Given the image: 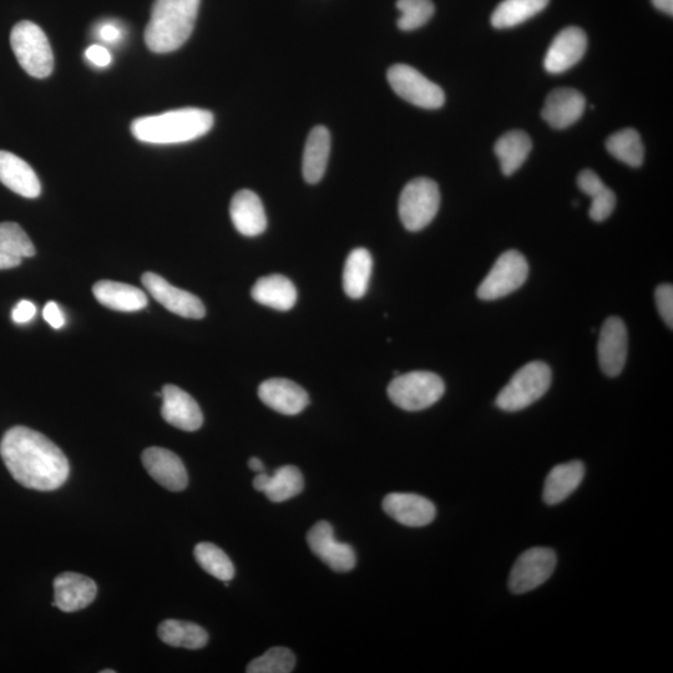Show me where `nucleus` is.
Here are the masks:
<instances>
[{
	"instance_id": "dca6fc26",
	"label": "nucleus",
	"mask_w": 673,
	"mask_h": 673,
	"mask_svg": "<svg viewBox=\"0 0 673 673\" xmlns=\"http://www.w3.org/2000/svg\"><path fill=\"white\" fill-rule=\"evenodd\" d=\"M161 398H163L161 416L172 427L185 430V432H196L202 427L204 416H202L201 408L189 393L182 391L174 384H168L164 386Z\"/></svg>"
},
{
	"instance_id": "58836bf2",
	"label": "nucleus",
	"mask_w": 673,
	"mask_h": 673,
	"mask_svg": "<svg viewBox=\"0 0 673 673\" xmlns=\"http://www.w3.org/2000/svg\"><path fill=\"white\" fill-rule=\"evenodd\" d=\"M35 315H37V307L33 302L27 300L20 301L12 312L13 321L18 325H24V323L32 321Z\"/></svg>"
},
{
	"instance_id": "412c9836",
	"label": "nucleus",
	"mask_w": 673,
	"mask_h": 673,
	"mask_svg": "<svg viewBox=\"0 0 673 673\" xmlns=\"http://www.w3.org/2000/svg\"><path fill=\"white\" fill-rule=\"evenodd\" d=\"M230 215L232 224L241 235L256 237L266 230V212L260 197L253 191L241 190L232 197Z\"/></svg>"
},
{
	"instance_id": "473e14b6",
	"label": "nucleus",
	"mask_w": 673,
	"mask_h": 673,
	"mask_svg": "<svg viewBox=\"0 0 673 673\" xmlns=\"http://www.w3.org/2000/svg\"><path fill=\"white\" fill-rule=\"evenodd\" d=\"M195 559L207 574L220 581H231L235 576V566L229 556L219 546L211 543L196 545Z\"/></svg>"
},
{
	"instance_id": "5701e85b",
	"label": "nucleus",
	"mask_w": 673,
	"mask_h": 673,
	"mask_svg": "<svg viewBox=\"0 0 673 673\" xmlns=\"http://www.w3.org/2000/svg\"><path fill=\"white\" fill-rule=\"evenodd\" d=\"M0 182L9 190L27 199H35L42 192V185L35 171L19 156L0 151Z\"/></svg>"
},
{
	"instance_id": "aec40b11",
	"label": "nucleus",
	"mask_w": 673,
	"mask_h": 673,
	"mask_svg": "<svg viewBox=\"0 0 673 673\" xmlns=\"http://www.w3.org/2000/svg\"><path fill=\"white\" fill-rule=\"evenodd\" d=\"M586 99L580 91L560 88L551 91L545 100L541 116L554 129H566L583 116Z\"/></svg>"
},
{
	"instance_id": "f8f14e48",
	"label": "nucleus",
	"mask_w": 673,
	"mask_h": 673,
	"mask_svg": "<svg viewBox=\"0 0 673 673\" xmlns=\"http://www.w3.org/2000/svg\"><path fill=\"white\" fill-rule=\"evenodd\" d=\"M307 543L313 554L336 573H348L356 566V553L351 545L339 543L328 521H318L308 531Z\"/></svg>"
},
{
	"instance_id": "4c0bfd02",
	"label": "nucleus",
	"mask_w": 673,
	"mask_h": 673,
	"mask_svg": "<svg viewBox=\"0 0 673 673\" xmlns=\"http://www.w3.org/2000/svg\"><path fill=\"white\" fill-rule=\"evenodd\" d=\"M655 300L657 310H659L662 320L669 326L670 330L673 327V288L671 285H661L656 288Z\"/></svg>"
},
{
	"instance_id": "39448f33",
	"label": "nucleus",
	"mask_w": 673,
	"mask_h": 673,
	"mask_svg": "<svg viewBox=\"0 0 673 673\" xmlns=\"http://www.w3.org/2000/svg\"><path fill=\"white\" fill-rule=\"evenodd\" d=\"M551 369L544 362H531L521 367L498 394L497 407L504 412H519L538 402L549 391Z\"/></svg>"
},
{
	"instance_id": "f3484780",
	"label": "nucleus",
	"mask_w": 673,
	"mask_h": 673,
	"mask_svg": "<svg viewBox=\"0 0 673 673\" xmlns=\"http://www.w3.org/2000/svg\"><path fill=\"white\" fill-rule=\"evenodd\" d=\"M258 397L267 407L285 416H297L310 404L305 389L285 378L263 382L258 388Z\"/></svg>"
},
{
	"instance_id": "4468645a",
	"label": "nucleus",
	"mask_w": 673,
	"mask_h": 673,
	"mask_svg": "<svg viewBox=\"0 0 673 673\" xmlns=\"http://www.w3.org/2000/svg\"><path fill=\"white\" fill-rule=\"evenodd\" d=\"M588 37L583 29L568 27L556 35L545 55L544 67L550 74H563L584 58Z\"/></svg>"
},
{
	"instance_id": "9b49d317",
	"label": "nucleus",
	"mask_w": 673,
	"mask_h": 673,
	"mask_svg": "<svg viewBox=\"0 0 673 673\" xmlns=\"http://www.w3.org/2000/svg\"><path fill=\"white\" fill-rule=\"evenodd\" d=\"M141 281H143L146 291L166 310L180 317L191 318V320H201L205 317L204 303L192 293L170 285L165 278L153 272L144 273Z\"/></svg>"
},
{
	"instance_id": "ea45409f",
	"label": "nucleus",
	"mask_w": 673,
	"mask_h": 673,
	"mask_svg": "<svg viewBox=\"0 0 673 673\" xmlns=\"http://www.w3.org/2000/svg\"><path fill=\"white\" fill-rule=\"evenodd\" d=\"M86 59L96 67H108L111 63V55L108 49L101 45H91L85 52Z\"/></svg>"
},
{
	"instance_id": "f704fd0d",
	"label": "nucleus",
	"mask_w": 673,
	"mask_h": 673,
	"mask_svg": "<svg viewBox=\"0 0 673 673\" xmlns=\"http://www.w3.org/2000/svg\"><path fill=\"white\" fill-rule=\"evenodd\" d=\"M296 657L286 647H272L257 659L250 662L249 673H290L295 669Z\"/></svg>"
},
{
	"instance_id": "a18cd8bd",
	"label": "nucleus",
	"mask_w": 673,
	"mask_h": 673,
	"mask_svg": "<svg viewBox=\"0 0 673 673\" xmlns=\"http://www.w3.org/2000/svg\"><path fill=\"white\" fill-rule=\"evenodd\" d=\"M249 467L253 472L262 473L265 472V465L261 462V459L251 458L249 460Z\"/></svg>"
},
{
	"instance_id": "72a5a7b5",
	"label": "nucleus",
	"mask_w": 673,
	"mask_h": 673,
	"mask_svg": "<svg viewBox=\"0 0 673 673\" xmlns=\"http://www.w3.org/2000/svg\"><path fill=\"white\" fill-rule=\"evenodd\" d=\"M397 8L402 14L398 19V28L403 32L422 28L435 13L432 0H398Z\"/></svg>"
},
{
	"instance_id": "393cba45",
	"label": "nucleus",
	"mask_w": 673,
	"mask_h": 673,
	"mask_svg": "<svg viewBox=\"0 0 673 673\" xmlns=\"http://www.w3.org/2000/svg\"><path fill=\"white\" fill-rule=\"evenodd\" d=\"M585 465L580 460L556 465L545 480L543 499L548 505L563 503L580 487Z\"/></svg>"
},
{
	"instance_id": "7ed1b4c3",
	"label": "nucleus",
	"mask_w": 673,
	"mask_h": 673,
	"mask_svg": "<svg viewBox=\"0 0 673 673\" xmlns=\"http://www.w3.org/2000/svg\"><path fill=\"white\" fill-rule=\"evenodd\" d=\"M201 0H155L145 29L151 52L166 54L184 45L194 32Z\"/></svg>"
},
{
	"instance_id": "f257e3e1",
	"label": "nucleus",
	"mask_w": 673,
	"mask_h": 673,
	"mask_svg": "<svg viewBox=\"0 0 673 673\" xmlns=\"http://www.w3.org/2000/svg\"><path fill=\"white\" fill-rule=\"evenodd\" d=\"M0 457L20 485L38 492H53L67 482L70 467L62 449L42 433L13 427L0 442Z\"/></svg>"
},
{
	"instance_id": "bb28decb",
	"label": "nucleus",
	"mask_w": 673,
	"mask_h": 673,
	"mask_svg": "<svg viewBox=\"0 0 673 673\" xmlns=\"http://www.w3.org/2000/svg\"><path fill=\"white\" fill-rule=\"evenodd\" d=\"M331 151V135L325 126H316L308 135L303 153L302 171L308 184H317L327 169Z\"/></svg>"
},
{
	"instance_id": "2f4dec72",
	"label": "nucleus",
	"mask_w": 673,
	"mask_h": 673,
	"mask_svg": "<svg viewBox=\"0 0 673 673\" xmlns=\"http://www.w3.org/2000/svg\"><path fill=\"white\" fill-rule=\"evenodd\" d=\"M606 149L615 159L631 168H640L644 164V144L635 129H624L612 134L606 141Z\"/></svg>"
},
{
	"instance_id": "cd10ccee",
	"label": "nucleus",
	"mask_w": 673,
	"mask_h": 673,
	"mask_svg": "<svg viewBox=\"0 0 673 673\" xmlns=\"http://www.w3.org/2000/svg\"><path fill=\"white\" fill-rule=\"evenodd\" d=\"M533 143L530 136L524 131H509L495 143V155L500 161L505 176H511L518 171L528 159Z\"/></svg>"
},
{
	"instance_id": "c03bdc74",
	"label": "nucleus",
	"mask_w": 673,
	"mask_h": 673,
	"mask_svg": "<svg viewBox=\"0 0 673 673\" xmlns=\"http://www.w3.org/2000/svg\"><path fill=\"white\" fill-rule=\"evenodd\" d=\"M652 4L655 5L656 9L661 10L662 13L667 15L673 14V0H651Z\"/></svg>"
},
{
	"instance_id": "6e6552de",
	"label": "nucleus",
	"mask_w": 673,
	"mask_h": 673,
	"mask_svg": "<svg viewBox=\"0 0 673 673\" xmlns=\"http://www.w3.org/2000/svg\"><path fill=\"white\" fill-rule=\"evenodd\" d=\"M528 276L529 265L524 255L515 250L506 251L480 283L478 297L483 301H495L509 296L524 285Z\"/></svg>"
},
{
	"instance_id": "49530a36",
	"label": "nucleus",
	"mask_w": 673,
	"mask_h": 673,
	"mask_svg": "<svg viewBox=\"0 0 673 673\" xmlns=\"http://www.w3.org/2000/svg\"><path fill=\"white\" fill-rule=\"evenodd\" d=\"M100 673H116V671L115 670H103V671H100Z\"/></svg>"
},
{
	"instance_id": "a211bd4d",
	"label": "nucleus",
	"mask_w": 673,
	"mask_h": 673,
	"mask_svg": "<svg viewBox=\"0 0 673 673\" xmlns=\"http://www.w3.org/2000/svg\"><path fill=\"white\" fill-rule=\"evenodd\" d=\"M383 510L399 524L422 528L435 519L437 509L427 498L417 494L392 493L383 500Z\"/></svg>"
},
{
	"instance_id": "1a4fd4ad",
	"label": "nucleus",
	"mask_w": 673,
	"mask_h": 673,
	"mask_svg": "<svg viewBox=\"0 0 673 673\" xmlns=\"http://www.w3.org/2000/svg\"><path fill=\"white\" fill-rule=\"evenodd\" d=\"M388 82L394 93L418 108L439 109L445 103V94L439 85L430 82L417 69L407 64H396L388 70Z\"/></svg>"
},
{
	"instance_id": "e433bc0d",
	"label": "nucleus",
	"mask_w": 673,
	"mask_h": 673,
	"mask_svg": "<svg viewBox=\"0 0 673 673\" xmlns=\"http://www.w3.org/2000/svg\"><path fill=\"white\" fill-rule=\"evenodd\" d=\"M590 217L595 222H602L611 216L616 206V195L606 185L591 195Z\"/></svg>"
},
{
	"instance_id": "f03ea898",
	"label": "nucleus",
	"mask_w": 673,
	"mask_h": 673,
	"mask_svg": "<svg viewBox=\"0 0 673 673\" xmlns=\"http://www.w3.org/2000/svg\"><path fill=\"white\" fill-rule=\"evenodd\" d=\"M211 111L186 108L133 121L131 133L141 143L171 145L187 143L206 135L214 126Z\"/></svg>"
},
{
	"instance_id": "423d86ee",
	"label": "nucleus",
	"mask_w": 673,
	"mask_h": 673,
	"mask_svg": "<svg viewBox=\"0 0 673 673\" xmlns=\"http://www.w3.org/2000/svg\"><path fill=\"white\" fill-rule=\"evenodd\" d=\"M443 379L432 372L399 374L388 386V396L397 407L408 412L424 411L443 397Z\"/></svg>"
},
{
	"instance_id": "79ce46f5",
	"label": "nucleus",
	"mask_w": 673,
	"mask_h": 673,
	"mask_svg": "<svg viewBox=\"0 0 673 673\" xmlns=\"http://www.w3.org/2000/svg\"><path fill=\"white\" fill-rule=\"evenodd\" d=\"M99 38L105 43H116L123 37V32L114 23H105L99 28Z\"/></svg>"
},
{
	"instance_id": "7c9ffc66",
	"label": "nucleus",
	"mask_w": 673,
	"mask_h": 673,
	"mask_svg": "<svg viewBox=\"0 0 673 673\" xmlns=\"http://www.w3.org/2000/svg\"><path fill=\"white\" fill-rule=\"evenodd\" d=\"M550 0H504L492 15L495 29H509L523 24L548 7Z\"/></svg>"
},
{
	"instance_id": "a19ab883",
	"label": "nucleus",
	"mask_w": 673,
	"mask_h": 673,
	"mask_svg": "<svg viewBox=\"0 0 673 673\" xmlns=\"http://www.w3.org/2000/svg\"><path fill=\"white\" fill-rule=\"evenodd\" d=\"M44 320L55 330H60L65 325V317L57 303L50 301L45 305L43 311Z\"/></svg>"
},
{
	"instance_id": "c9c22d12",
	"label": "nucleus",
	"mask_w": 673,
	"mask_h": 673,
	"mask_svg": "<svg viewBox=\"0 0 673 673\" xmlns=\"http://www.w3.org/2000/svg\"><path fill=\"white\" fill-rule=\"evenodd\" d=\"M0 250L9 255L23 258L33 257L35 247L25 231L15 222L0 224Z\"/></svg>"
},
{
	"instance_id": "c85d7f7f",
	"label": "nucleus",
	"mask_w": 673,
	"mask_h": 673,
	"mask_svg": "<svg viewBox=\"0 0 673 673\" xmlns=\"http://www.w3.org/2000/svg\"><path fill=\"white\" fill-rule=\"evenodd\" d=\"M372 268L373 258L366 249H356L349 253L343 271V287L348 297L359 300L366 295Z\"/></svg>"
},
{
	"instance_id": "20e7f679",
	"label": "nucleus",
	"mask_w": 673,
	"mask_h": 673,
	"mask_svg": "<svg viewBox=\"0 0 673 673\" xmlns=\"http://www.w3.org/2000/svg\"><path fill=\"white\" fill-rule=\"evenodd\" d=\"M10 45L20 67L30 77L48 78L54 70V54L47 35L39 25L23 20L14 25Z\"/></svg>"
},
{
	"instance_id": "0eeeda50",
	"label": "nucleus",
	"mask_w": 673,
	"mask_h": 673,
	"mask_svg": "<svg viewBox=\"0 0 673 673\" xmlns=\"http://www.w3.org/2000/svg\"><path fill=\"white\" fill-rule=\"evenodd\" d=\"M440 192L437 182L418 177L408 182L399 197V217L408 231L425 229L437 216Z\"/></svg>"
},
{
	"instance_id": "37998d69",
	"label": "nucleus",
	"mask_w": 673,
	"mask_h": 673,
	"mask_svg": "<svg viewBox=\"0 0 673 673\" xmlns=\"http://www.w3.org/2000/svg\"><path fill=\"white\" fill-rule=\"evenodd\" d=\"M22 263V258L9 255V253L0 250V270H9Z\"/></svg>"
},
{
	"instance_id": "c756f323",
	"label": "nucleus",
	"mask_w": 673,
	"mask_h": 673,
	"mask_svg": "<svg viewBox=\"0 0 673 673\" xmlns=\"http://www.w3.org/2000/svg\"><path fill=\"white\" fill-rule=\"evenodd\" d=\"M158 635L164 644L187 650H200L209 642L205 629L189 621L165 620L159 626Z\"/></svg>"
},
{
	"instance_id": "4be33fe9",
	"label": "nucleus",
	"mask_w": 673,
	"mask_h": 673,
	"mask_svg": "<svg viewBox=\"0 0 673 673\" xmlns=\"http://www.w3.org/2000/svg\"><path fill=\"white\" fill-rule=\"evenodd\" d=\"M305 487L300 469L286 465L277 469L270 477L266 472L257 473L253 479V488L266 495L272 503H282L297 497Z\"/></svg>"
},
{
	"instance_id": "ddd939ff",
	"label": "nucleus",
	"mask_w": 673,
	"mask_h": 673,
	"mask_svg": "<svg viewBox=\"0 0 673 673\" xmlns=\"http://www.w3.org/2000/svg\"><path fill=\"white\" fill-rule=\"evenodd\" d=\"M629 352V337L620 317H609L600 330L597 354L601 371L607 377H617L626 364Z\"/></svg>"
},
{
	"instance_id": "a878e982",
	"label": "nucleus",
	"mask_w": 673,
	"mask_h": 673,
	"mask_svg": "<svg viewBox=\"0 0 673 673\" xmlns=\"http://www.w3.org/2000/svg\"><path fill=\"white\" fill-rule=\"evenodd\" d=\"M251 295L260 305L277 311H290L297 302L295 285L282 275L260 278L252 287Z\"/></svg>"
},
{
	"instance_id": "6ab92c4d",
	"label": "nucleus",
	"mask_w": 673,
	"mask_h": 673,
	"mask_svg": "<svg viewBox=\"0 0 673 673\" xmlns=\"http://www.w3.org/2000/svg\"><path fill=\"white\" fill-rule=\"evenodd\" d=\"M98 594L93 579L77 573L60 574L54 580L53 606L63 612H77L88 607Z\"/></svg>"
},
{
	"instance_id": "b1692460",
	"label": "nucleus",
	"mask_w": 673,
	"mask_h": 673,
	"mask_svg": "<svg viewBox=\"0 0 673 673\" xmlns=\"http://www.w3.org/2000/svg\"><path fill=\"white\" fill-rule=\"evenodd\" d=\"M93 293L101 305L119 312H136L148 306V297L139 288L115 281H99Z\"/></svg>"
},
{
	"instance_id": "2eb2a0df",
	"label": "nucleus",
	"mask_w": 673,
	"mask_h": 673,
	"mask_svg": "<svg viewBox=\"0 0 673 673\" xmlns=\"http://www.w3.org/2000/svg\"><path fill=\"white\" fill-rule=\"evenodd\" d=\"M144 468L150 477L170 492H182L189 484V475L185 464L171 450L151 447L144 450Z\"/></svg>"
},
{
	"instance_id": "9d476101",
	"label": "nucleus",
	"mask_w": 673,
	"mask_h": 673,
	"mask_svg": "<svg viewBox=\"0 0 673 673\" xmlns=\"http://www.w3.org/2000/svg\"><path fill=\"white\" fill-rule=\"evenodd\" d=\"M556 554L548 548H533L519 556L511 569L509 589L521 595L533 591L546 583L556 568Z\"/></svg>"
}]
</instances>
